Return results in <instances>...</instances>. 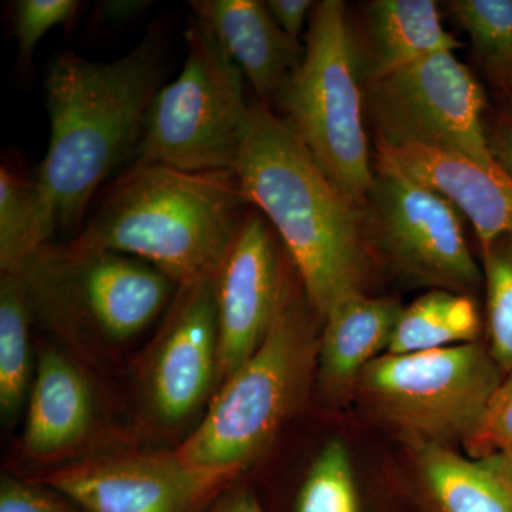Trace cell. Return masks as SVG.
<instances>
[{
  "label": "cell",
  "instance_id": "obj_1",
  "mask_svg": "<svg viewBox=\"0 0 512 512\" xmlns=\"http://www.w3.org/2000/svg\"><path fill=\"white\" fill-rule=\"evenodd\" d=\"M164 46V30L153 26L113 62L64 52L47 69L50 140L36 180L56 228L79 234L97 188L136 154L161 89Z\"/></svg>",
  "mask_w": 512,
  "mask_h": 512
},
{
  "label": "cell",
  "instance_id": "obj_2",
  "mask_svg": "<svg viewBox=\"0 0 512 512\" xmlns=\"http://www.w3.org/2000/svg\"><path fill=\"white\" fill-rule=\"evenodd\" d=\"M232 171L245 200L281 238L320 320L342 296L363 291L370 249L362 208L333 184L291 124L261 101L252 104Z\"/></svg>",
  "mask_w": 512,
  "mask_h": 512
},
{
  "label": "cell",
  "instance_id": "obj_3",
  "mask_svg": "<svg viewBox=\"0 0 512 512\" xmlns=\"http://www.w3.org/2000/svg\"><path fill=\"white\" fill-rule=\"evenodd\" d=\"M248 205L232 170L133 164L73 241L140 259L178 288L218 271Z\"/></svg>",
  "mask_w": 512,
  "mask_h": 512
},
{
  "label": "cell",
  "instance_id": "obj_4",
  "mask_svg": "<svg viewBox=\"0 0 512 512\" xmlns=\"http://www.w3.org/2000/svg\"><path fill=\"white\" fill-rule=\"evenodd\" d=\"M318 313L286 254L284 284L268 335L222 384L197 430L177 448L195 466L244 473L299 409L316 369Z\"/></svg>",
  "mask_w": 512,
  "mask_h": 512
},
{
  "label": "cell",
  "instance_id": "obj_5",
  "mask_svg": "<svg viewBox=\"0 0 512 512\" xmlns=\"http://www.w3.org/2000/svg\"><path fill=\"white\" fill-rule=\"evenodd\" d=\"M275 103L333 184L362 208L375 180V167L345 2H316L301 63Z\"/></svg>",
  "mask_w": 512,
  "mask_h": 512
},
{
  "label": "cell",
  "instance_id": "obj_6",
  "mask_svg": "<svg viewBox=\"0 0 512 512\" xmlns=\"http://www.w3.org/2000/svg\"><path fill=\"white\" fill-rule=\"evenodd\" d=\"M33 315L72 339L124 343L173 301L177 286L154 266L76 242L43 245L18 274Z\"/></svg>",
  "mask_w": 512,
  "mask_h": 512
},
{
  "label": "cell",
  "instance_id": "obj_7",
  "mask_svg": "<svg viewBox=\"0 0 512 512\" xmlns=\"http://www.w3.org/2000/svg\"><path fill=\"white\" fill-rule=\"evenodd\" d=\"M185 42L183 70L154 97L134 164L232 170L251 119L244 74L197 16Z\"/></svg>",
  "mask_w": 512,
  "mask_h": 512
},
{
  "label": "cell",
  "instance_id": "obj_8",
  "mask_svg": "<svg viewBox=\"0 0 512 512\" xmlns=\"http://www.w3.org/2000/svg\"><path fill=\"white\" fill-rule=\"evenodd\" d=\"M504 373L480 343L392 355L363 370L355 392L414 444L448 446L471 436Z\"/></svg>",
  "mask_w": 512,
  "mask_h": 512
},
{
  "label": "cell",
  "instance_id": "obj_9",
  "mask_svg": "<svg viewBox=\"0 0 512 512\" xmlns=\"http://www.w3.org/2000/svg\"><path fill=\"white\" fill-rule=\"evenodd\" d=\"M363 93L376 143L443 148L500 165L488 144L483 87L453 52L365 83Z\"/></svg>",
  "mask_w": 512,
  "mask_h": 512
},
{
  "label": "cell",
  "instance_id": "obj_10",
  "mask_svg": "<svg viewBox=\"0 0 512 512\" xmlns=\"http://www.w3.org/2000/svg\"><path fill=\"white\" fill-rule=\"evenodd\" d=\"M362 215L369 249L406 281L460 293L480 284L460 212L437 192L375 167Z\"/></svg>",
  "mask_w": 512,
  "mask_h": 512
},
{
  "label": "cell",
  "instance_id": "obj_11",
  "mask_svg": "<svg viewBox=\"0 0 512 512\" xmlns=\"http://www.w3.org/2000/svg\"><path fill=\"white\" fill-rule=\"evenodd\" d=\"M238 476L174 450L90 458L50 471L43 484L86 512H200Z\"/></svg>",
  "mask_w": 512,
  "mask_h": 512
},
{
  "label": "cell",
  "instance_id": "obj_12",
  "mask_svg": "<svg viewBox=\"0 0 512 512\" xmlns=\"http://www.w3.org/2000/svg\"><path fill=\"white\" fill-rule=\"evenodd\" d=\"M215 274L178 286L144 367L143 397L164 427L190 420L218 382Z\"/></svg>",
  "mask_w": 512,
  "mask_h": 512
},
{
  "label": "cell",
  "instance_id": "obj_13",
  "mask_svg": "<svg viewBox=\"0 0 512 512\" xmlns=\"http://www.w3.org/2000/svg\"><path fill=\"white\" fill-rule=\"evenodd\" d=\"M285 261L275 229L261 212L249 210L215 272L218 382H227L264 343L278 311Z\"/></svg>",
  "mask_w": 512,
  "mask_h": 512
},
{
  "label": "cell",
  "instance_id": "obj_14",
  "mask_svg": "<svg viewBox=\"0 0 512 512\" xmlns=\"http://www.w3.org/2000/svg\"><path fill=\"white\" fill-rule=\"evenodd\" d=\"M376 165L430 188L464 214L481 249L512 235V175L458 151L376 143Z\"/></svg>",
  "mask_w": 512,
  "mask_h": 512
},
{
  "label": "cell",
  "instance_id": "obj_15",
  "mask_svg": "<svg viewBox=\"0 0 512 512\" xmlns=\"http://www.w3.org/2000/svg\"><path fill=\"white\" fill-rule=\"evenodd\" d=\"M188 6L237 64L259 101L275 103L301 63L303 47L279 29L265 2L191 0Z\"/></svg>",
  "mask_w": 512,
  "mask_h": 512
},
{
  "label": "cell",
  "instance_id": "obj_16",
  "mask_svg": "<svg viewBox=\"0 0 512 512\" xmlns=\"http://www.w3.org/2000/svg\"><path fill=\"white\" fill-rule=\"evenodd\" d=\"M94 420L96 403L86 373L60 350H40L23 431L26 456H62L89 436Z\"/></svg>",
  "mask_w": 512,
  "mask_h": 512
},
{
  "label": "cell",
  "instance_id": "obj_17",
  "mask_svg": "<svg viewBox=\"0 0 512 512\" xmlns=\"http://www.w3.org/2000/svg\"><path fill=\"white\" fill-rule=\"evenodd\" d=\"M402 312L394 299L370 298L363 291L333 303L322 320L316 369L325 396L338 400L355 392L363 370L389 350Z\"/></svg>",
  "mask_w": 512,
  "mask_h": 512
},
{
  "label": "cell",
  "instance_id": "obj_18",
  "mask_svg": "<svg viewBox=\"0 0 512 512\" xmlns=\"http://www.w3.org/2000/svg\"><path fill=\"white\" fill-rule=\"evenodd\" d=\"M362 28L353 45L363 84L463 46L444 28L433 0H372L363 6Z\"/></svg>",
  "mask_w": 512,
  "mask_h": 512
},
{
  "label": "cell",
  "instance_id": "obj_19",
  "mask_svg": "<svg viewBox=\"0 0 512 512\" xmlns=\"http://www.w3.org/2000/svg\"><path fill=\"white\" fill-rule=\"evenodd\" d=\"M414 447L420 483L434 512H512V461L461 456L439 444Z\"/></svg>",
  "mask_w": 512,
  "mask_h": 512
},
{
  "label": "cell",
  "instance_id": "obj_20",
  "mask_svg": "<svg viewBox=\"0 0 512 512\" xmlns=\"http://www.w3.org/2000/svg\"><path fill=\"white\" fill-rule=\"evenodd\" d=\"M481 330L477 303L467 293L431 289L403 308L386 353L426 352L477 342Z\"/></svg>",
  "mask_w": 512,
  "mask_h": 512
},
{
  "label": "cell",
  "instance_id": "obj_21",
  "mask_svg": "<svg viewBox=\"0 0 512 512\" xmlns=\"http://www.w3.org/2000/svg\"><path fill=\"white\" fill-rule=\"evenodd\" d=\"M37 180L18 163L5 160L0 167V271L18 275L30 256L55 232Z\"/></svg>",
  "mask_w": 512,
  "mask_h": 512
},
{
  "label": "cell",
  "instance_id": "obj_22",
  "mask_svg": "<svg viewBox=\"0 0 512 512\" xmlns=\"http://www.w3.org/2000/svg\"><path fill=\"white\" fill-rule=\"evenodd\" d=\"M33 311L22 278L2 274L0 279V410L15 419L32 390L30 319Z\"/></svg>",
  "mask_w": 512,
  "mask_h": 512
},
{
  "label": "cell",
  "instance_id": "obj_23",
  "mask_svg": "<svg viewBox=\"0 0 512 512\" xmlns=\"http://www.w3.org/2000/svg\"><path fill=\"white\" fill-rule=\"evenodd\" d=\"M295 512H360L355 473L343 441L330 440L312 461Z\"/></svg>",
  "mask_w": 512,
  "mask_h": 512
},
{
  "label": "cell",
  "instance_id": "obj_24",
  "mask_svg": "<svg viewBox=\"0 0 512 512\" xmlns=\"http://www.w3.org/2000/svg\"><path fill=\"white\" fill-rule=\"evenodd\" d=\"M490 353L501 372L512 369V235L483 249Z\"/></svg>",
  "mask_w": 512,
  "mask_h": 512
},
{
  "label": "cell",
  "instance_id": "obj_25",
  "mask_svg": "<svg viewBox=\"0 0 512 512\" xmlns=\"http://www.w3.org/2000/svg\"><path fill=\"white\" fill-rule=\"evenodd\" d=\"M446 8L485 63L512 55V0H451Z\"/></svg>",
  "mask_w": 512,
  "mask_h": 512
},
{
  "label": "cell",
  "instance_id": "obj_26",
  "mask_svg": "<svg viewBox=\"0 0 512 512\" xmlns=\"http://www.w3.org/2000/svg\"><path fill=\"white\" fill-rule=\"evenodd\" d=\"M82 3L77 0H18L13 3L10 22L18 40L19 62L30 66L37 45L59 26H72Z\"/></svg>",
  "mask_w": 512,
  "mask_h": 512
},
{
  "label": "cell",
  "instance_id": "obj_27",
  "mask_svg": "<svg viewBox=\"0 0 512 512\" xmlns=\"http://www.w3.org/2000/svg\"><path fill=\"white\" fill-rule=\"evenodd\" d=\"M464 444L468 456L512 461V369L505 373L476 430Z\"/></svg>",
  "mask_w": 512,
  "mask_h": 512
},
{
  "label": "cell",
  "instance_id": "obj_28",
  "mask_svg": "<svg viewBox=\"0 0 512 512\" xmlns=\"http://www.w3.org/2000/svg\"><path fill=\"white\" fill-rule=\"evenodd\" d=\"M0 512H79L72 504L36 484L18 478L2 477L0 483Z\"/></svg>",
  "mask_w": 512,
  "mask_h": 512
},
{
  "label": "cell",
  "instance_id": "obj_29",
  "mask_svg": "<svg viewBox=\"0 0 512 512\" xmlns=\"http://www.w3.org/2000/svg\"><path fill=\"white\" fill-rule=\"evenodd\" d=\"M269 15L275 20L279 29L301 43L303 32H308L309 20H311L316 2L312 0H269L265 2Z\"/></svg>",
  "mask_w": 512,
  "mask_h": 512
},
{
  "label": "cell",
  "instance_id": "obj_30",
  "mask_svg": "<svg viewBox=\"0 0 512 512\" xmlns=\"http://www.w3.org/2000/svg\"><path fill=\"white\" fill-rule=\"evenodd\" d=\"M488 144L498 164L512 175V113H500L487 126Z\"/></svg>",
  "mask_w": 512,
  "mask_h": 512
},
{
  "label": "cell",
  "instance_id": "obj_31",
  "mask_svg": "<svg viewBox=\"0 0 512 512\" xmlns=\"http://www.w3.org/2000/svg\"><path fill=\"white\" fill-rule=\"evenodd\" d=\"M146 0H104L97 5L94 18L104 25H121L130 22L150 8Z\"/></svg>",
  "mask_w": 512,
  "mask_h": 512
},
{
  "label": "cell",
  "instance_id": "obj_32",
  "mask_svg": "<svg viewBox=\"0 0 512 512\" xmlns=\"http://www.w3.org/2000/svg\"><path fill=\"white\" fill-rule=\"evenodd\" d=\"M207 512H264L254 493L245 487H229Z\"/></svg>",
  "mask_w": 512,
  "mask_h": 512
},
{
  "label": "cell",
  "instance_id": "obj_33",
  "mask_svg": "<svg viewBox=\"0 0 512 512\" xmlns=\"http://www.w3.org/2000/svg\"><path fill=\"white\" fill-rule=\"evenodd\" d=\"M495 86L512 101V55L485 63Z\"/></svg>",
  "mask_w": 512,
  "mask_h": 512
}]
</instances>
